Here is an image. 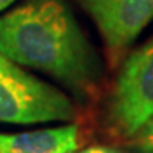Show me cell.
<instances>
[{"instance_id":"6","label":"cell","mask_w":153,"mask_h":153,"mask_svg":"<svg viewBox=\"0 0 153 153\" xmlns=\"http://www.w3.org/2000/svg\"><path fill=\"white\" fill-rule=\"evenodd\" d=\"M130 144L139 153H153V114L130 137Z\"/></svg>"},{"instance_id":"3","label":"cell","mask_w":153,"mask_h":153,"mask_svg":"<svg viewBox=\"0 0 153 153\" xmlns=\"http://www.w3.org/2000/svg\"><path fill=\"white\" fill-rule=\"evenodd\" d=\"M153 114V34L125 59L111 91L106 119L111 131L128 139Z\"/></svg>"},{"instance_id":"5","label":"cell","mask_w":153,"mask_h":153,"mask_svg":"<svg viewBox=\"0 0 153 153\" xmlns=\"http://www.w3.org/2000/svg\"><path fill=\"white\" fill-rule=\"evenodd\" d=\"M78 145V127L75 123L0 133V153H74Z\"/></svg>"},{"instance_id":"2","label":"cell","mask_w":153,"mask_h":153,"mask_svg":"<svg viewBox=\"0 0 153 153\" xmlns=\"http://www.w3.org/2000/svg\"><path fill=\"white\" fill-rule=\"evenodd\" d=\"M75 116L67 94L0 53V123H67Z\"/></svg>"},{"instance_id":"8","label":"cell","mask_w":153,"mask_h":153,"mask_svg":"<svg viewBox=\"0 0 153 153\" xmlns=\"http://www.w3.org/2000/svg\"><path fill=\"white\" fill-rule=\"evenodd\" d=\"M14 2H17V0H0V13L5 11V10H8Z\"/></svg>"},{"instance_id":"7","label":"cell","mask_w":153,"mask_h":153,"mask_svg":"<svg viewBox=\"0 0 153 153\" xmlns=\"http://www.w3.org/2000/svg\"><path fill=\"white\" fill-rule=\"evenodd\" d=\"M74 153H122V152L108 147V145H91V147H86L83 150H75Z\"/></svg>"},{"instance_id":"1","label":"cell","mask_w":153,"mask_h":153,"mask_svg":"<svg viewBox=\"0 0 153 153\" xmlns=\"http://www.w3.org/2000/svg\"><path fill=\"white\" fill-rule=\"evenodd\" d=\"M0 53L78 97L94 94L102 78L99 55L62 0H27L0 16Z\"/></svg>"},{"instance_id":"4","label":"cell","mask_w":153,"mask_h":153,"mask_svg":"<svg viewBox=\"0 0 153 153\" xmlns=\"http://www.w3.org/2000/svg\"><path fill=\"white\" fill-rule=\"evenodd\" d=\"M85 8L113 53L131 45L153 20V0H85Z\"/></svg>"}]
</instances>
